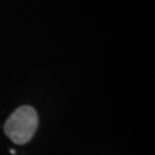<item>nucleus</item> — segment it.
Here are the masks:
<instances>
[{
	"instance_id": "1",
	"label": "nucleus",
	"mask_w": 155,
	"mask_h": 155,
	"mask_svg": "<svg viewBox=\"0 0 155 155\" xmlns=\"http://www.w3.org/2000/svg\"><path fill=\"white\" fill-rule=\"evenodd\" d=\"M38 127V115L30 106H22L5 123V132L13 143L23 145L33 137Z\"/></svg>"
}]
</instances>
